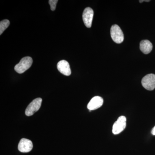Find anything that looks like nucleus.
<instances>
[{
	"instance_id": "obj_1",
	"label": "nucleus",
	"mask_w": 155,
	"mask_h": 155,
	"mask_svg": "<svg viewBox=\"0 0 155 155\" xmlns=\"http://www.w3.org/2000/svg\"><path fill=\"white\" fill-rule=\"evenodd\" d=\"M32 62L33 60L31 57H24L21 59L19 63L15 66L14 69L17 73L22 74L30 68Z\"/></svg>"
},
{
	"instance_id": "obj_2",
	"label": "nucleus",
	"mask_w": 155,
	"mask_h": 155,
	"mask_svg": "<svg viewBox=\"0 0 155 155\" xmlns=\"http://www.w3.org/2000/svg\"><path fill=\"white\" fill-rule=\"evenodd\" d=\"M110 34L112 39L116 43H121L124 41L123 32L118 25H112L111 28Z\"/></svg>"
},
{
	"instance_id": "obj_3",
	"label": "nucleus",
	"mask_w": 155,
	"mask_h": 155,
	"mask_svg": "<svg viewBox=\"0 0 155 155\" xmlns=\"http://www.w3.org/2000/svg\"><path fill=\"white\" fill-rule=\"evenodd\" d=\"M42 100L41 98H37L34 100L31 103L28 105L25 111L26 116H30L33 115L39 110L41 106Z\"/></svg>"
},
{
	"instance_id": "obj_4",
	"label": "nucleus",
	"mask_w": 155,
	"mask_h": 155,
	"mask_svg": "<svg viewBox=\"0 0 155 155\" xmlns=\"http://www.w3.org/2000/svg\"><path fill=\"white\" fill-rule=\"evenodd\" d=\"M142 86L146 89L152 91L155 88V75L153 74H148L142 79Z\"/></svg>"
},
{
	"instance_id": "obj_5",
	"label": "nucleus",
	"mask_w": 155,
	"mask_h": 155,
	"mask_svg": "<svg viewBox=\"0 0 155 155\" xmlns=\"http://www.w3.org/2000/svg\"><path fill=\"white\" fill-rule=\"evenodd\" d=\"M126 126V117L124 116H120L113 125V133L114 134H119L125 129Z\"/></svg>"
},
{
	"instance_id": "obj_6",
	"label": "nucleus",
	"mask_w": 155,
	"mask_h": 155,
	"mask_svg": "<svg viewBox=\"0 0 155 155\" xmlns=\"http://www.w3.org/2000/svg\"><path fill=\"white\" fill-rule=\"evenodd\" d=\"M94 11L90 8H87L84 11L82 14V18L84 25L87 28H91L92 25Z\"/></svg>"
},
{
	"instance_id": "obj_7",
	"label": "nucleus",
	"mask_w": 155,
	"mask_h": 155,
	"mask_svg": "<svg viewBox=\"0 0 155 155\" xmlns=\"http://www.w3.org/2000/svg\"><path fill=\"white\" fill-rule=\"evenodd\" d=\"M33 148V143L29 140L22 138L19 141L18 149L22 153H28Z\"/></svg>"
},
{
	"instance_id": "obj_8",
	"label": "nucleus",
	"mask_w": 155,
	"mask_h": 155,
	"mask_svg": "<svg viewBox=\"0 0 155 155\" xmlns=\"http://www.w3.org/2000/svg\"><path fill=\"white\" fill-rule=\"evenodd\" d=\"M103 103H104V100L101 97L99 96L94 97L87 104V109L90 111L97 110L103 105Z\"/></svg>"
},
{
	"instance_id": "obj_9",
	"label": "nucleus",
	"mask_w": 155,
	"mask_h": 155,
	"mask_svg": "<svg viewBox=\"0 0 155 155\" xmlns=\"http://www.w3.org/2000/svg\"><path fill=\"white\" fill-rule=\"evenodd\" d=\"M57 68L59 72L66 76L71 75V71L69 63L65 60L59 61L57 64Z\"/></svg>"
},
{
	"instance_id": "obj_10",
	"label": "nucleus",
	"mask_w": 155,
	"mask_h": 155,
	"mask_svg": "<svg viewBox=\"0 0 155 155\" xmlns=\"http://www.w3.org/2000/svg\"><path fill=\"white\" fill-rule=\"evenodd\" d=\"M140 48L143 54H149L153 49V45L149 41L144 40L142 41L140 44Z\"/></svg>"
},
{
	"instance_id": "obj_11",
	"label": "nucleus",
	"mask_w": 155,
	"mask_h": 155,
	"mask_svg": "<svg viewBox=\"0 0 155 155\" xmlns=\"http://www.w3.org/2000/svg\"><path fill=\"white\" fill-rule=\"evenodd\" d=\"M10 25V21L8 19H5L0 22V35H2Z\"/></svg>"
},
{
	"instance_id": "obj_12",
	"label": "nucleus",
	"mask_w": 155,
	"mask_h": 155,
	"mask_svg": "<svg viewBox=\"0 0 155 155\" xmlns=\"http://www.w3.org/2000/svg\"><path fill=\"white\" fill-rule=\"evenodd\" d=\"M58 2V0H50L49 1V3L51 6V11H55L56 8V5H57Z\"/></svg>"
},
{
	"instance_id": "obj_13",
	"label": "nucleus",
	"mask_w": 155,
	"mask_h": 155,
	"mask_svg": "<svg viewBox=\"0 0 155 155\" xmlns=\"http://www.w3.org/2000/svg\"><path fill=\"white\" fill-rule=\"evenodd\" d=\"M151 133L153 135H155V126L153 128L152 130L151 131Z\"/></svg>"
},
{
	"instance_id": "obj_14",
	"label": "nucleus",
	"mask_w": 155,
	"mask_h": 155,
	"mask_svg": "<svg viewBox=\"0 0 155 155\" xmlns=\"http://www.w3.org/2000/svg\"><path fill=\"white\" fill-rule=\"evenodd\" d=\"M143 2H144V1H143V0H142V1H139L140 3H142Z\"/></svg>"
}]
</instances>
